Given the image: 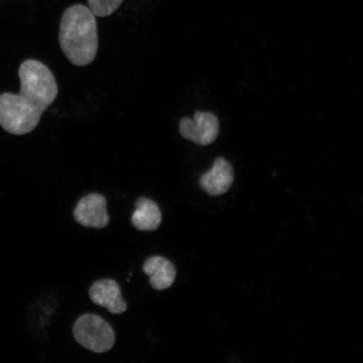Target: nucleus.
<instances>
[{"mask_svg":"<svg viewBox=\"0 0 363 363\" xmlns=\"http://www.w3.org/2000/svg\"><path fill=\"white\" fill-rule=\"evenodd\" d=\"M74 216L79 225L88 228H104L110 223L106 197L97 193L86 195L77 203Z\"/></svg>","mask_w":363,"mask_h":363,"instance_id":"nucleus-5","label":"nucleus"},{"mask_svg":"<svg viewBox=\"0 0 363 363\" xmlns=\"http://www.w3.org/2000/svg\"><path fill=\"white\" fill-rule=\"evenodd\" d=\"M220 123L217 117L208 112L195 113L194 120L184 117L179 123V133L184 138L201 146L215 142L219 135Z\"/></svg>","mask_w":363,"mask_h":363,"instance_id":"nucleus-4","label":"nucleus"},{"mask_svg":"<svg viewBox=\"0 0 363 363\" xmlns=\"http://www.w3.org/2000/svg\"><path fill=\"white\" fill-rule=\"evenodd\" d=\"M74 338L82 347L96 353L111 350L116 342V335L111 325L101 316L82 315L74 325Z\"/></svg>","mask_w":363,"mask_h":363,"instance_id":"nucleus-3","label":"nucleus"},{"mask_svg":"<svg viewBox=\"0 0 363 363\" xmlns=\"http://www.w3.org/2000/svg\"><path fill=\"white\" fill-rule=\"evenodd\" d=\"M89 297L95 305L106 308L113 315L123 314L128 308L122 297L119 284L113 279L95 282L89 289Z\"/></svg>","mask_w":363,"mask_h":363,"instance_id":"nucleus-6","label":"nucleus"},{"mask_svg":"<svg viewBox=\"0 0 363 363\" xmlns=\"http://www.w3.org/2000/svg\"><path fill=\"white\" fill-rule=\"evenodd\" d=\"M143 270L149 277L154 289L164 290L171 287L176 279V269L172 263L161 256L149 257L144 262Z\"/></svg>","mask_w":363,"mask_h":363,"instance_id":"nucleus-8","label":"nucleus"},{"mask_svg":"<svg viewBox=\"0 0 363 363\" xmlns=\"http://www.w3.org/2000/svg\"><path fill=\"white\" fill-rule=\"evenodd\" d=\"M59 43L75 66H87L94 60L99 48L97 22L89 7L76 4L63 13Z\"/></svg>","mask_w":363,"mask_h":363,"instance_id":"nucleus-2","label":"nucleus"},{"mask_svg":"<svg viewBox=\"0 0 363 363\" xmlns=\"http://www.w3.org/2000/svg\"><path fill=\"white\" fill-rule=\"evenodd\" d=\"M124 0H89L90 11L95 16L106 17L112 15Z\"/></svg>","mask_w":363,"mask_h":363,"instance_id":"nucleus-10","label":"nucleus"},{"mask_svg":"<svg viewBox=\"0 0 363 363\" xmlns=\"http://www.w3.org/2000/svg\"><path fill=\"white\" fill-rule=\"evenodd\" d=\"M162 212L152 199L140 197L135 202V211L131 216V223L135 229L142 231H154L160 226Z\"/></svg>","mask_w":363,"mask_h":363,"instance_id":"nucleus-9","label":"nucleus"},{"mask_svg":"<svg viewBox=\"0 0 363 363\" xmlns=\"http://www.w3.org/2000/svg\"><path fill=\"white\" fill-rule=\"evenodd\" d=\"M21 92L0 95V125L12 135L31 133L55 101L58 87L51 70L39 61L26 60L19 69Z\"/></svg>","mask_w":363,"mask_h":363,"instance_id":"nucleus-1","label":"nucleus"},{"mask_svg":"<svg viewBox=\"0 0 363 363\" xmlns=\"http://www.w3.org/2000/svg\"><path fill=\"white\" fill-rule=\"evenodd\" d=\"M234 182V171L228 161L223 157H218L211 171L199 179V186L212 196H217L229 191Z\"/></svg>","mask_w":363,"mask_h":363,"instance_id":"nucleus-7","label":"nucleus"}]
</instances>
